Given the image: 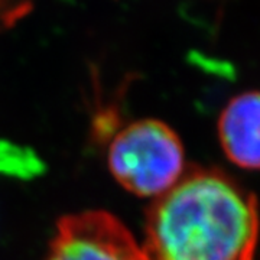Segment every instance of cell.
I'll return each instance as SVG.
<instances>
[{"label":"cell","instance_id":"3957f363","mask_svg":"<svg viewBox=\"0 0 260 260\" xmlns=\"http://www.w3.org/2000/svg\"><path fill=\"white\" fill-rule=\"evenodd\" d=\"M48 260L150 259L116 217L106 211H87L61 218Z\"/></svg>","mask_w":260,"mask_h":260},{"label":"cell","instance_id":"5b68a950","mask_svg":"<svg viewBox=\"0 0 260 260\" xmlns=\"http://www.w3.org/2000/svg\"><path fill=\"white\" fill-rule=\"evenodd\" d=\"M30 8L29 0H0V28L9 26Z\"/></svg>","mask_w":260,"mask_h":260},{"label":"cell","instance_id":"277c9868","mask_svg":"<svg viewBox=\"0 0 260 260\" xmlns=\"http://www.w3.org/2000/svg\"><path fill=\"white\" fill-rule=\"evenodd\" d=\"M218 138L234 165L260 169V91H246L225 104L218 119Z\"/></svg>","mask_w":260,"mask_h":260},{"label":"cell","instance_id":"7a4b0ae2","mask_svg":"<svg viewBox=\"0 0 260 260\" xmlns=\"http://www.w3.org/2000/svg\"><path fill=\"white\" fill-rule=\"evenodd\" d=\"M184 146L164 121L146 119L127 124L109 148L116 181L139 197H160L184 177Z\"/></svg>","mask_w":260,"mask_h":260},{"label":"cell","instance_id":"6da1fadb","mask_svg":"<svg viewBox=\"0 0 260 260\" xmlns=\"http://www.w3.org/2000/svg\"><path fill=\"white\" fill-rule=\"evenodd\" d=\"M256 197L215 169H197L156 198L143 249L150 260H256Z\"/></svg>","mask_w":260,"mask_h":260}]
</instances>
